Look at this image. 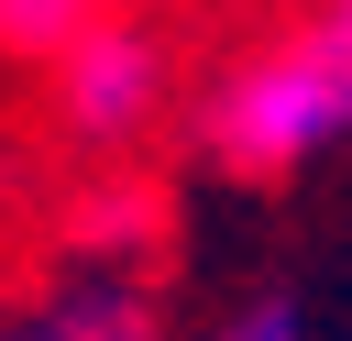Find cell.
<instances>
[{
    "label": "cell",
    "instance_id": "cell-1",
    "mask_svg": "<svg viewBox=\"0 0 352 341\" xmlns=\"http://www.w3.org/2000/svg\"><path fill=\"white\" fill-rule=\"evenodd\" d=\"M209 154L220 165H242V176H286V165H308L319 143H341L352 132V55L330 44V33H308V44H264L253 66H231L220 88H209Z\"/></svg>",
    "mask_w": 352,
    "mask_h": 341
},
{
    "label": "cell",
    "instance_id": "cell-2",
    "mask_svg": "<svg viewBox=\"0 0 352 341\" xmlns=\"http://www.w3.org/2000/svg\"><path fill=\"white\" fill-rule=\"evenodd\" d=\"M165 99V44L143 22H88L66 55H55V110L77 143H121L143 132V110Z\"/></svg>",
    "mask_w": 352,
    "mask_h": 341
},
{
    "label": "cell",
    "instance_id": "cell-3",
    "mask_svg": "<svg viewBox=\"0 0 352 341\" xmlns=\"http://www.w3.org/2000/svg\"><path fill=\"white\" fill-rule=\"evenodd\" d=\"M0 341H154V308H143V286L99 275V286H66L55 308H22Z\"/></svg>",
    "mask_w": 352,
    "mask_h": 341
},
{
    "label": "cell",
    "instance_id": "cell-4",
    "mask_svg": "<svg viewBox=\"0 0 352 341\" xmlns=\"http://www.w3.org/2000/svg\"><path fill=\"white\" fill-rule=\"evenodd\" d=\"M99 22V0H0V44L11 55H66Z\"/></svg>",
    "mask_w": 352,
    "mask_h": 341
},
{
    "label": "cell",
    "instance_id": "cell-5",
    "mask_svg": "<svg viewBox=\"0 0 352 341\" xmlns=\"http://www.w3.org/2000/svg\"><path fill=\"white\" fill-rule=\"evenodd\" d=\"M220 341H297V308H253V319H231Z\"/></svg>",
    "mask_w": 352,
    "mask_h": 341
},
{
    "label": "cell",
    "instance_id": "cell-6",
    "mask_svg": "<svg viewBox=\"0 0 352 341\" xmlns=\"http://www.w3.org/2000/svg\"><path fill=\"white\" fill-rule=\"evenodd\" d=\"M330 44H341V55H352V0H330Z\"/></svg>",
    "mask_w": 352,
    "mask_h": 341
}]
</instances>
